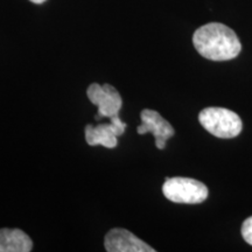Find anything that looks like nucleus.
<instances>
[{"mask_svg": "<svg viewBox=\"0 0 252 252\" xmlns=\"http://www.w3.org/2000/svg\"><path fill=\"white\" fill-rule=\"evenodd\" d=\"M198 54L212 61H229L237 58L242 50L241 41L231 28L220 23L200 27L193 35Z\"/></svg>", "mask_w": 252, "mask_h": 252, "instance_id": "1", "label": "nucleus"}, {"mask_svg": "<svg viewBox=\"0 0 252 252\" xmlns=\"http://www.w3.org/2000/svg\"><path fill=\"white\" fill-rule=\"evenodd\" d=\"M198 122L217 138H235L243 130V123L237 113L225 108H206L198 115Z\"/></svg>", "mask_w": 252, "mask_h": 252, "instance_id": "2", "label": "nucleus"}, {"mask_svg": "<svg viewBox=\"0 0 252 252\" xmlns=\"http://www.w3.org/2000/svg\"><path fill=\"white\" fill-rule=\"evenodd\" d=\"M167 200L175 203H202L208 197V188L202 182L190 178H169L162 186Z\"/></svg>", "mask_w": 252, "mask_h": 252, "instance_id": "3", "label": "nucleus"}, {"mask_svg": "<svg viewBox=\"0 0 252 252\" xmlns=\"http://www.w3.org/2000/svg\"><path fill=\"white\" fill-rule=\"evenodd\" d=\"M88 98L90 102L98 108L96 119L111 118L112 116L118 115L121 111L123 100L119 93L111 84L93 83L87 90Z\"/></svg>", "mask_w": 252, "mask_h": 252, "instance_id": "4", "label": "nucleus"}, {"mask_svg": "<svg viewBox=\"0 0 252 252\" xmlns=\"http://www.w3.org/2000/svg\"><path fill=\"white\" fill-rule=\"evenodd\" d=\"M126 126L127 125L121 121L118 115L112 116L108 124L87 125L86 140L90 146L102 145L106 149H115L118 145L117 137L124 133Z\"/></svg>", "mask_w": 252, "mask_h": 252, "instance_id": "5", "label": "nucleus"}, {"mask_svg": "<svg viewBox=\"0 0 252 252\" xmlns=\"http://www.w3.org/2000/svg\"><path fill=\"white\" fill-rule=\"evenodd\" d=\"M141 124L138 126L137 132L139 134L153 133L156 139L157 149L163 150L166 147V141L174 135L175 131L173 126L161 117L159 112L154 110L145 109L140 113Z\"/></svg>", "mask_w": 252, "mask_h": 252, "instance_id": "6", "label": "nucleus"}, {"mask_svg": "<svg viewBox=\"0 0 252 252\" xmlns=\"http://www.w3.org/2000/svg\"><path fill=\"white\" fill-rule=\"evenodd\" d=\"M104 247L108 252H154L153 248L126 229L115 228L105 235Z\"/></svg>", "mask_w": 252, "mask_h": 252, "instance_id": "7", "label": "nucleus"}, {"mask_svg": "<svg viewBox=\"0 0 252 252\" xmlns=\"http://www.w3.org/2000/svg\"><path fill=\"white\" fill-rule=\"evenodd\" d=\"M33 242L20 229H0V252H30Z\"/></svg>", "mask_w": 252, "mask_h": 252, "instance_id": "8", "label": "nucleus"}, {"mask_svg": "<svg viewBox=\"0 0 252 252\" xmlns=\"http://www.w3.org/2000/svg\"><path fill=\"white\" fill-rule=\"evenodd\" d=\"M241 231H242V236H243L244 241L247 242L248 244L252 245V216L244 220Z\"/></svg>", "mask_w": 252, "mask_h": 252, "instance_id": "9", "label": "nucleus"}, {"mask_svg": "<svg viewBox=\"0 0 252 252\" xmlns=\"http://www.w3.org/2000/svg\"><path fill=\"white\" fill-rule=\"evenodd\" d=\"M30 1L34 2V4H42V2H45L46 0H30Z\"/></svg>", "mask_w": 252, "mask_h": 252, "instance_id": "10", "label": "nucleus"}]
</instances>
